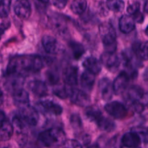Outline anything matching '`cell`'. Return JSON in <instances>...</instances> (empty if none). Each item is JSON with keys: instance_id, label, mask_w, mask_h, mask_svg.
Masks as SVG:
<instances>
[{"instance_id": "8992f818", "label": "cell", "mask_w": 148, "mask_h": 148, "mask_svg": "<svg viewBox=\"0 0 148 148\" xmlns=\"http://www.w3.org/2000/svg\"><path fill=\"white\" fill-rule=\"evenodd\" d=\"M14 11L19 18L26 20L31 14V5L28 0H16L14 4Z\"/></svg>"}, {"instance_id": "6da1fadb", "label": "cell", "mask_w": 148, "mask_h": 148, "mask_svg": "<svg viewBox=\"0 0 148 148\" xmlns=\"http://www.w3.org/2000/svg\"><path fill=\"white\" fill-rule=\"evenodd\" d=\"M43 66V59L38 55H24L12 58L7 65L6 75L14 76L39 72Z\"/></svg>"}, {"instance_id": "1f68e13d", "label": "cell", "mask_w": 148, "mask_h": 148, "mask_svg": "<svg viewBox=\"0 0 148 148\" xmlns=\"http://www.w3.org/2000/svg\"><path fill=\"white\" fill-rule=\"evenodd\" d=\"M70 122L73 128L77 129L82 127V121L77 114H72L70 118Z\"/></svg>"}, {"instance_id": "d6986e66", "label": "cell", "mask_w": 148, "mask_h": 148, "mask_svg": "<svg viewBox=\"0 0 148 148\" xmlns=\"http://www.w3.org/2000/svg\"><path fill=\"white\" fill-rule=\"evenodd\" d=\"M144 96V91L140 87L137 85H133L130 87L127 92V98L131 103L140 101L141 98Z\"/></svg>"}, {"instance_id": "ac0fdd59", "label": "cell", "mask_w": 148, "mask_h": 148, "mask_svg": "<svg viewBox=\"0 0 148 148\" xmlns=\"http://www.w3.org/2000/svg\"><path fill=\"white\" fill-rule=\"evenodd\" d=\"M119 26L122 33L127 34L134 30L135 27V22L133 20L132 17L125 14L120 18Z\"/></svg>"}, {"instance_id": "f1b7e54d", "label": "cell", "mask_w": 148, "mask_h": 148, "mask_svg": "<svg viewBox=\"0 0 148 148\" xmlns=\"http://www.w3.org/2000/svg\"><path fill=\"white\" fill-rule=\"evenodd\" d=\"M72 89L68 86H59L53 90V93L59 98H66L69 96Z\"/></svg>"}, {"instance_id": "4316f807", "label": "cell", "mask_w": 148, "mask_h": 148, "mask_svg": "<svg viewBox=\"0 0 148 148\" xmlns=\"http://www.w3.org/2000/svg\"><path fill=\"white\" fill-rule=\"evenodd\" d=\"M85 115L90 121H95V123L103 116L101 111L95 107H90L87 108L85 111Z\"/></svg>"}, {"instance_id": "d4e9b609", "label": "cell", "mask_w": 148, "mask_h": 148, "mask_svg": "<svg viewBox=\"0 0 148 148\" xmlns=\"http://www.w3.org/2000/svg\"><path fill=\"white\" fill-rule=\"evenodd\" d=\"M106 6L108 10L115 12H120L124 10L125 4L123 0H107Z\"/></svg>"}, {"instance_id": "836d02e7", "label": "cell", "mask_w": 148, "mask_h": 148, "mask_svg": "<svg viewBox=\"0 0 148 148\" xmlns=\"http://www.w3.org/2000/svg\"><path fill=\"white\" fill-rule=\"evenodd\" d=\"M47 78L49 79V82L52 85H55L59 81V75L57 73L53 72H49L47 73Z\"/></svg>"}, {"instance_id": "8d00e7d4", "label": "cell", "mask_w": 148, "mask_h": 148, "mask_svg": "<svg viewBox=\"0 0 148 148\" xmlns=\"http://www.w3.org/2000/svg\"><path fill=\"white\" fill-rule=\"evenodd\" d=\"M9 26H10V23H4L0 25V37H1L2 33L4 32V30L8 28Z\"/></svg>"}, {"instance_id": "f6af8a7d", "label": "cell", "mask_w": 148, "mask_h": 148, "mask_svg": "<svg viewBox=\"0 0 148 148\" xmlns=\"http://www.w3.org/2000/svg\"><path fill=\"white\" fill-rule=\"evenodd\" d=\"M145 33H146V35H147V36H148V26H147V28H146V30H145Z\"/></svg>"}, {"instance_id": "484cf974", "label": "cell", "mask_w": 148, "mask_h": 148, "mask_svg": "<svg viewBox=\"0 0 148 148\" xmlns=\"http://www.w3.org/2000/svg\"><path fill=\"white\" fill-rule=\"evenodd\" d=\"M69 47L72 50L74 57L76 59H80L81 56L85 53V49H84L83 46L80 43H77V42H70L69 43Z\"/></svg>"}, {"instance_id": "277c9868", "label": "cell", "mask_w": 148, "mask_h": 148, "mask_svg": "<svg viewBox=\"0 0 148 148\" xmlns=\"http://www.w3.org/2000/svg\"><path fill=\"white\" fill-rule=\"evenodd\" d=\"M105 110L110 116L116 119H122L127 115V109L126 106L118 101L107 103L105 106Z\"/></svg>"}, {"instance_id": "ba28073f", "label": "cell", "mask_w": 148, "mask_h": 148, "mask_svg": "<svg viewBox=\"0 0 148 148\" xmlns=\"http://www.w3.org/2000/svg\"><path fill=\"white\" fill-rule=\"evenodd\" d=\"M101 62L111 72H116L120 65L119 58L114 53L105 52L101 55Z\"/></svg>"}, {"instance_id": "7c38bea8", "label": "cell", "mask_w": 148, "mask_h": 148, "mask_svg": "<svg viewBox=\"0 0 148 148\" xmlns=\"http://www.w3.org/2000/svg\"><path fill=\"white\" fill-rule=\"evenodd\" d=\"M77 69L75 66H68L63 72V79L66 86H75L77 84Z\"/></svg>"}, {"instance_id": "ffe728a7", "label": "cell", "mask_w": 148, "mask_h": 148, "mask_svg": "<svg viewBox=\"0 0 148 148\" xmlns=\"http://www.w3.org/2000/svg\"><path fill=\"white\" fill-rule=\"evenodd\" d=\"M95 79V75L89 72H83L80 77L81 86L85 90H91L93 88Z\"/></svg>"}, {"instance_id": "7402d4cb", "label": "cell", "mask_w": 148, "mask_h": 148, "mask_svg": "<svg viewBox=\"0 0 148 148\" xmlns=\"http://www.w3.org/2000/svg\"><path fill=\"white\" fill-rule=\"evenodd\" d=\"M134 51L137 56L143 60H148V41L136 43Z\"/></svg>"}, {"instance_id": "c3c4849f", "label": "cell", "mask_w": 148, "mask_h": 148, "mask_svg": "<svg viewBox=\"0 0 148 148\" xmlns=\"http://www.w3.org/2000/svg\"><path fill=\"white\" fill-rule=\"evenodd\" d=\"M0 1H1V0H0Z\"/></svg>"}, {"instance_id": "7a4b0ae2", "label": "cell", "mask_w": 148, "mask_h": 148, "mask_svg": "<svg viewBox=\"0 0 148 148\" xmlns=\"http://www.w3.org/2000/svg\"><path fill=\"white\" fill-rule=\"evenodd\" d=\"M99 33L106 52L114 53L116 49V34L112 25L109 23L101 24Z\"/></svg>"}, {"instance_id": "e575fe53", "label": "cell", "mask_w": 148, "mask_h": 148, "mask_svg": "<svg viewBox=\"0 0 148 148\" xmlns=\"http://www.w3.org/2000/svg\"><path fill=\"white\" fill-rule=\"evenodd\" d=\"M68 0H52V3L56 8L62 10L66 7Z\"/></svg>"}, {"instance_id": "83f0119b", "label": "cell", "mask_w": 148, "mask_h": 148, "mask_svg": "<svg viewBox=\"0 0 148 148\" xmlns=\"http://www.w3.org/2000/svg\"><path fill=\"white\" fill-rule=\"evenodd\" d=\"M11 7V0L0 1V17L4 18L9 15Z\"/></svg>"}, {"instance_id": "f546056e", "label": "cell", "mask_w": 148, "mask_h": 148, "mask_svg": "<svg viewBox=\"0 0 148 148\" xmlns=\"http://www.w3.org/2000/svg\"><path fill=\"white\" fill-rule=\"evenodd\" d=\"M134 132L138 134L140 140H143L145 143H148V128L137 127L134 129Z\"/></svg>"}, {"instance_id": "d590c367", "label": "cell", "mask_w": 148, "mask_h": 148, "mask_svg": "<svg viewBox=\"0 0 148 148\" xmlns=\"http://www.w3.org/2000/svg\"><path fill=\"white\" fill-rule=\"evenodd\" d=\"M132 18L134 22H137L138 23H142L143 22V20H144V15L139 11L134 14H133Z\"/></svg>"}, {"instance_id": "cb8c5ba5", "label": "cell", "mask_w": 148, "mask_h": 148, "mask_svg": "<svg viewBox=\"0 0 148 148\" xmlns=\"http://www.w3.org/2000/svg\"><path fill=\"white\" fill-rule=\"evenodd\" d=\"M97 125L99 127L100 130L103 131H106L110 132L115 129V124L111 120L102 116L96 122Z\"/></svg>"}, {"instance_id": "ee69618b", "label": "cell", "mask_w": 148, "mask_h": 148, "mask_svg": "<svg viewBox=\"0 0 148 148\" xmlns=\"http://www.w3.org/2000/svg\"><path fill=\"white\" fill-rule=\"evenodd\" d=\"M39 1H41V2H43V3H48L49 2V0H39Z\"/></svg>"}, {"instance_id": "3957f363", "label": "cell", "mask_w": 148, "mask_h": 148, "mask_svg": "<svg viewBox=\"0 0 148 148\" xmlns=\"http://www.w3.org/2000/svg\"><path fill=\"white\" fill-rule=\"evenodd\" d=\"M65 134L61 129L51 128L39 134L38 139L45 146L51 147L64 142Z\"/></svg>"}, {"instance_id": "8fae6325", "label": "cell", "mask_w": 148, "mask_h": 148, "mask_svg": "<svg viewBox=\"0 0 148 148\" xmlns=\"http://www.w3.org/2000/svg\"><path fill=\"white\" fill-rule=\"evenodd\" d=\"M98 89H99L101 98L104 101H109L111 99L114 92V88H113V84L111 83L109 79L108 78L101 79L98 83Z\"/></svg>"}, {"instance_id": "603a6c76", "label": "cell", "mask_w": 148, "mask_h": 148, "mask_svg": "<svg viewBox=\"0 0 148 148\" xmlns=\"http://www.w3.org/2000/svg\"><path fill=\"white\" fill-rule=\"evenodd\" d=\"M87 6L86 0H75L71 4V10L75 14H82L86 10Z\"/></svg>"}, {"instance_id": "60d3db41", "label": "cell", "mask_w": 148, "mask_h": 148, "mask_svg": "<svg viewBox=\"0 0 148 148\" xmlns=\"http://www.w3.org/2000/svg\"><path fill=\"white\" fill-rule=\"evenodd\" d=\"M3 101H4V94H3L2 91L0 90V106L3 103Z\"/></svg>"}, {"instance_id": "5b68a950", "label": "cell", "mask_w": 148, "mask_h": 148, "mask_svg": "<svg viewBox=\"0 0 148 148\" xmlns=\"http://www.w3.org/2000/svg\"><path fill=\"white\" fill-rule=\"evenodd\" d=\"M18 114L26 126H36L38 121V114L33 107L29 106L23 107Z\"/></svg>"}, {"instance_id": "7dc6e473", "label": "cell", "mask_w": 148, "mask_h": 148, "mask_svg": "<svg viewBox=\"0 0 148 148\" xmlns=\"http://www.w3.org/2000/svg\"><path fill=\"white\" fill-rule=\"evenodd\" d=\"M4 148H7V147H4Z\"/></svg>"}, {"instance_id": "44dd1931", "label": "cell", "mask_w": 148, "mask_h": 148, "mask_svg": "<svg viewBox=\"0 0 148 148\" xmlns=\"http://www.w3.org/2000/svg\"><path fill=\"white\" fill-rule=\"evenodd\" d=\"M13 126L8 120L6 119L1 124H0V137L2 140H8L12 136Z\"/></svg>"}, {"instance_id": "4dcf8cb0", "label": "cell", "mask_w": 148, "mask_h": 148, "mask_svg": "<svg viewBox=\"0 0 148 148\" xmlns=\"http://www.w3.org/2000/svg\"><path fill=\"white\" fill-rule=\"evenodd\" d=\"M63 148H82L80 143L75 140H67L64 142Z\"/></svg>"}, {"instance_id": "5bb4252c", "label": "cell", "mask_w": 148, "mask_h": 148, "mask_svg": "<svg viewBox=\"0 0 148 148\" xmlns=\"http://www.w3.org/2000/svg\"><path fill=\"white\" fill-rule=\"evenodd\" d=\"M121 143L123 145L129 148H136L139 146L141 143L140 137L134 132H127L124 134L121 139Z\"/></svg>"}, {"instance_id": "4fadbf2b", "label": "cell", "mask_w": 148, "mask_h": 148, "mask_svg": "<svg viewBox=\"0 0 148 148\" xmlns=\"http://www.w3.org/2000/svg\"><path fill=\"white\" fill-rule=\"evenodd\" d=\"M29 89L33 94L38 97L45 96L48 93V88L46 83L41 80H33L28 83Z\"/></svg>"}, {"instance_id": "30bf717a", "label": "cell", "mask_w": 148, "mask_h": 148, "mask_svg": "<svg viewBox=\"0 0 148 148\" xmlns=\"http://www.w3.org/2000/svg\"><path fill=\"white\" fill-rule=\"evenodd\" d=\"M130 77L129 76L127 72H121L114 79V82L113 83L114 92L117 95L122 93L127 89V85L130 82Z\"/></svg>"}, {"instance_id": "e0dca14e", "label": "cell", "mask_w": 148, "mask_h": 148, "mask_svg": "<svg viewBox=\"0 0 148 148\" xmlns=\"http://www.w3.org/2000/svg\"><path fill=\"white\" fill-rule=\"evenodd\" d=\"M42 45L45 51L49 53H56L59 48L58 41L51 36H44L42 38Z\"/></svg>"}, {"instance_id": "bcb514c9", "label": "cell", "mask_w": 148, "mask_h": 148, "mask_svg": "<svg viewBox=\"0 0 148 148\" xmlns=\"http://www.w3.org/2000/svg\"><path fill=\"white\" fill-rule=\"evenodd\" d=\"M136 148H139V147H136Z\"/></svg>"}, {"instance_id": "74e56055", "label": "cell", "mask_w": 148, "mask_h": 148, "mask_svg": "<svg viewBox=\"0 0 148 148\" xmlns=\"http://www.w3.org/2000/svg\"><path fill=\"white\" fill-rule=\"evenodd\" d=\"M6 119V116H5V114L3 111H0V124Z\"/></svg>"}, {"instance_id": "b9f144b4", "label": "cell", "mask_w": 148, "mask_h": 148, "mask_svg": "<svg viewBox=\"0 0 148 148\" xmlns=\"http://www.w3.org/2000/svg\"><path fill=\"white\" fill-rule=\"evenodd\" d=\"M88 148H100V147H99V145H98L94 144V145H92L88 147Z\"/></svg>"}, {"instance_id": "2e32d148", "label": "cell", "mask_w": 148, "mask_h": 148, "mask_svg": "<svg viewBox=\"0 0 148 148\" xmlns=\"http://www.w3.org/2000/svg\"><path fill=\"white\" fill-rule=\"evenodd\" d=\"M13 100L15 104L18 106L23 107L28 106L29 95L27 92L24 89L19 88L13 91Z\"/></svg>"}, {"instance_id": "9c48e42d", "label": "cell", "mask_w": 148, "mask_h": 148, "mask_svg": "<svg viewBox=\"0 0 148 148\" xmlns=\"http://www.w3.org/2000/svg\"><path fill=\"white\" fill-rule=\"evenodd\" d=\"M71 101L79 106H88L90 103V98L86 92L78 89H72L70 92Z\"/></svg>"}, {"instance_id": "9a60e30c", "label": "cell", "mask_w": 148, "mask_h": 148, "mask_svg": "<svg viewBox=\"0 0 148 148\" xmlns=\"http://www.w3.org/2000/svg\"><path fill=\"white\" fill-rule=\"evenodd\" d=\"M82 65L88 70V72L95 75L101 71V62L93 56H90L85 59Z\"/></svg>"}, {"instance_id": "7bdbcfd3", "label": "cell", "mask_w": 148, "mask_h": 148, "mask_svg": "<svg viewBox=\"0 0 148 148\" xmlns=\"http://www.w3.org/2000/svg\"><path fill=\"white\" fill-rule=\"evenodd\" d=\"M145 102L146 105L148 106V93L147 94V95L145 96Z\"/></svg>"}, {"instance_id": "f35d334b", "label": "cell", "mask_w": 148, "mask_h": 148, "mask_svg": "<svg viewBox=\"0 0 148 148\" xmlns=\"http://www.w3.org/2000/svg\"><path fill=\"white\" fill-rule=\"evenodd\" d=\"M143 79L145 82H148V68L145 71L144 74H143Z\"/></svg>"}, {"instance_id": "d6a6232c", "label": "cell", "mask_w": 148, "mask_h": 148, "mask_svg": "<svg viewBox=\"0 0 148 148\" xmlns=\"http://www.w3.org/2000/svg\"><path fill=\"white\" fill-rule=\"evenodd\" d=\"M139 11H140V3L139 2L132 3L127 7V12L131 15H133Z\"/></svg>"}, {"instance_id": "52a82bcc", "label": "cell", "mask_w": 148, "mask_h": 148, "mask_svg": "<svg viewBox=\"0 0 148 148\" xmlns=\"http://www.w3.org/2000/svg\"><path fill=\"white\" fill-rule=\"evenodd\" d=\"M37 106L41 112L51 115L59 116L63 111V108L60 105L52 101H43L38 103Z\"/></svg>"}, {"instance_id": "ab89813d", "label": "cell", "mask_w": 148, "mask_h": 148, "mask_svg": "<svg viewBox=\"0 0 148 148\" xmlns=\"http://www.w3.org/2000/svg\"><path fill=\"white\" fill-rule=\"evenodd\" d=\"M144 11L148 13V0H144Z\"/></svg>"}]
</instances>
